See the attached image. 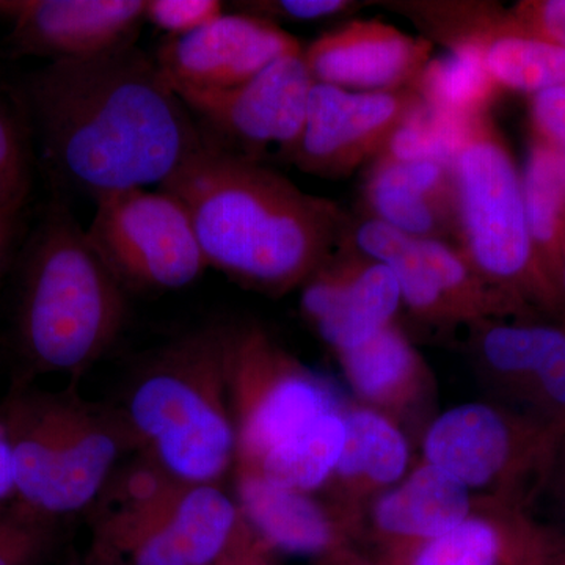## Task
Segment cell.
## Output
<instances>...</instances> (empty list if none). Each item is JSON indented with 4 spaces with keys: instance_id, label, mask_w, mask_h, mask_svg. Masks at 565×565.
Wrapping results in <instances>:
<instances>
[{
    "instance_id": "60d3db41",
    "label": "cell",
    "mask_w": 565,
    "mask_h": 565,
    "mask_svg": "<svg viewBox=\"0 0 565 565\" xmlns=\"http://www.w3.org/2000/svg\"><path fill=\"white\" fill-rule=\"evenodd\" d=\"M561 299H563V315H564V326H565V221H564V232H563V269H561Z\"/></svg>"
},
{
    "instance_id": "cb8c5ba5",
    "label": "cell",
    "mask_w": 565,
    "mask_h": 565,
    "mask_svg": "<svg viewBox=\"0 0 565 565\" xmlns=\"http://www.w3.org/2000/svg\"><path fill=\"white\" fill-rule=\"evenodd\" d=\"M340 243L385 264L396 277L404 307L416 319L438 327L459 326L414 237L374 218L363 217L353 225L345 218Z\"/></svg>"
},
{
    "instance_id": "6da1fadb",
    "label": "cell",
    "mask_w": 565,
    "mask_h": 565,
    "mask_svg": "<svg viewBox=\"0 0 565 565\" xmlns=\"http://www.w3.org/2000/svg\"><path fill=\"white\" fill-rule=\"evenodd\" d=\"M22 98L52 177L93 202L161 188L210 145L156 58L137 43L50 62L28 77Z\"/></svg>"
},
{
    "instance_id": "e0dca14e",
    "label": "cell",
    "mask_w": 565,
    "mask_h": 565,
    "mask_svg": "<svg viewBox=\"0 0 565 565\" xmlns=\"http://www.w3.org/2000/svg\"><path fill=\"white\" fill-rule=\"evenodd\" d=\"M433 51V41L382 21L360 20L322 33L303 47V61L316 84L348 92H399L414 87Z\"/></svg>"
},
{
    "instance_id": "d6a6232c",
    "label": "cell",
    "mask_w": 565,
    "mask_h": 565,
    "mask_svg": "<svg viewBox=\"0 0 565 565\" xmlns=\"http://www.w3.org/2000/svg\"><path fill=\"white\" fill-rule=\"evenodd\" d=\"M509 11L527 31L565 47V0H525Z\"/></svg>"
},
{
    "instance_id": "7402d4cb",
    "label": "cell",
    "mask_w": 565,
    "mask_h": 565,
    "mask_svg": "<svg viewBox=\"0 0 565 565\" xmlns=\"http://www.w3.org/2000/svg\"><path fill=\"white\" fill-rule=\"evenodd\" d=\"M343 451L329 487L330 501L364 525L367 505L407 475L411 446L403 427L363 404H344Z\"/></svg>"
},
{
    "instance_id": "7bdbcfd3",
    "label": "cell",
    "mask_w": 565,
    "mask_h": 565,
    "mask_svg": "<svg viewBox=\"0 0 565 565\" xmlns=\"http://www.w3.org/2000/svg\"><path fill=\"white\" fill-rule=\"evenodd\" d=\"M92 565V564H90Z\"/></svg>"
},
{
    "instance_id": "ba28073f",
    "label": "cell",
    "mask_w": 565,
    "mask_h": 565,
    "mask_svg": "<svg viewBox=\"0 0 565 565\" xmlns=\"http://www.w3.org/2000/svg\"><path fill=\"white\" fill-rule=\"evenodd\" d=\"M225 371L236 430L234 467H253L345 403L329 379L255 323H228Z\"/></svg>"
},
{
    "instance_id": "30bf717a",
    "label": "cell",
    "mask_w": 565,
    "mask_h": 565,
    "mask_svg": "<svg viewBox=\"0 0 565 565\" xmlns=\"http://www.w3.org/2000/svg\"><path fill=\"white\" fill-rule=\"evenodd\" d=\"M95 204L85 232L125 291H173L210 269L191 215L177 196L131 189Z\"/></svg>"
},
{
    "instance_id": "d590c367",
    "label": "cell",
    "mask_w": 565,
    "mask_h": 565,
    "mask_svg": "<svg viewBox=\"0 0 565 565\" xmlns=\"http://www.w3.org/2000/svg\"><path fill=\"white\" fill-rule=\"evenodd\" d=\"M29 169L0 167V217H18L28 199Z\"/></svg>"
},
{
    "instance_id": "603a6c76",
    "label": "cell",
    "mask_w": 565,
    "mask_h": 565,
    "mask_svg": "<svg viewBox=\"0 0 565 565\" xmlns=\"http://www.w3.org/2000/svg\"><path fill=\"white\" fill-rule=\"evenodd\" d=\"M337 359L360 404L381 412L399 426L430 399L433 373L397 323L366 343L337 353Z\"/></svg>"
},
{
    "instance_id": "ffe728a7",
    "label": "cell",
    "mask_w": 565,
    "mask_h": 565,
    "mask_svg": "<svg viewBox=\"0 0 565 565\" xmlns=\"http://www.w3.org/2000/svg\"><path fill=\"white\" fill-rule=\"evenodd\" d=\"M364 217L414 239L448 241L457 234V191L451 166L375 158L362 191Z\"/></svg>"
},
{
    "instance_id": "7c38bea8",
    "label": "cell",
    "mask_w": 565,
    "mask_h": 565,
    "mask_svg": "<svg viewBox=\"0 0 565 565\" xmlns=\"http://www.w3.org/2000/svg\"><path fill=\"white\" fill-rule=\"evenodd\" d=\"M468 351L503 405L565 434V326L489 319L470 323Z\"/></svg>"
},
{
    "instance_id": "484cf974",
    "label": "cell",
    "mask_w": 565,
    "mask_h": 565,
    "mask_svg": "<svg viewBox=\"0 0 565 565\" xmlns=\"http://www.w3.org/2000/svg\"><path fill=\"white\" fill-rule=\"evenodd\" d=\"M345 404V403H344ZM343 407L323 415L291 441L269 452L253 467H234L269 479L275 484L313 493L329 484L341 451L345 426Z\"/></svg>"
},
{
    "instance_id": "f35d334b",
    "label": "cell",
    "mask_w": 565,
    "mask_h": 565,
    "mask_svg": "<svg viewBox=\"0 0 565 565\" xmlns=\"http://www.w3.org/2000/svg\"><path fill=\"white\" fill-rule=\"evenodd\" d=\"M18 217H0V270L6 266L14 237H17Z\"/></svg>"
},
{
    "instance_id": "d4e9b609",
    "label": "cell",
    "mask_w": 565,
    "mask_h": 565,
    "mask_svg": "<svg viewBox=\"0 0 565 565\" xmlns=\"http://www.w3.org/2000/svg\"><path fill=\"white\" fill-rule=\"evenodd\" d=\"M522 181L527 226L539 266L561 296L565 156L533 140L522 169Z\"/></svg>"
},
{
    "instance_id": "e575fe53",
    "label": "cell",
    "mask_w": 565,
    "mask_h": 565,
    "mask_svg": "<svg viewBox=\"0 0 565 565\" xmlns=\"http://www.w3.org/2000/svg\"><path fill=\"white\" fill-rule=\"evenodd\" d=\"M537 503L548 505L550 512L556 516L557 522L564 527L561 534L565 535V434L557 441L552 465L546 473L544 486L539 493Z\"/></svg>"
},
{
    "instance_id": "5bb4252c",
    "label": "cell",
    "mask_w": 565,
    "mask_h": 565,
    "mask_svg": "<svg viewBox=\"0 0 565 565\" xmlns=\"http://www.w3.org/2000/svg\"><path fill=\"white\" fill-rule=\"evenodd\" d=\"M299 52L302 43L281 25L236 11L189 35L169 36L154 58L173 87L228 90Z\"/></svg>"
},
{
    "instance_id": "ac0fdd59",
    "label": "cell",
    "mask_w": 565,
    "mask_h": 565,
    "mask_svg": "<svg viewBox=\"0 0 565 565\" xmlns=\"http://www.w3.org/2000/svg\"><path fill=\"white\" fill-rule=\"evenodd\" d=\"M236 471V503L245 522L270 552L315 557L327 564L351 555L352 541L364 531L332 501L275 484L253 471Z\"/></svg>"
},
{
    "instance_id": "1f68e13d",
    "label": "cell",
    "mask_w": 565,
    "mask_h": 565,
    "mask_svg": "<svg viewBox=\"0 0 565 565\" xmlns=\"http://www.w3.org/2000/svg\"><path fill=\"white\" fill-rule=\"evenodd\" d=\"M533 140L565 156V85L531 96Z\"/></svg>"
},
{
    "instance_id": "f1b7e54d",
    "label": "cell",
    "mask_w": 565,
    "mask_h": 565,
    "mask_svg": "<svg viewBox=\"0 0 565 565\" xmlns=\"http://www.w3.org/2000/svg\"><path fill=\"white\" fill-rule=\"evenodd\" d=\"M57 520L14 501L0 503V565H40L54 548Z\"/></svg>"
},
{
    "instance_id": "52a82bcc",
    "label": "cell",
    "mask_w": 565,
    "mask_h": 565,
    "mask_svg": "<svg viewBox=\"0 0 565 565\" xmlns=\"http://www.w3.org/2000/svg\"><path fill=\"white\" fill-rule=\"evenodd\" d=\"M241 523L239 505L217 484L117 487L96 516L90 564L210 565Z\"/></svg>"
},
{
    "instance_id": "4316f807",
    "label": "cell",
    "mask_w": 565,
    "mask_h": 565,
    "mask_svg": "<svg viewBox=\"0 0 565 565\" xmlns=\"http://www.w3.org/2000/svg\"><path fill=\"white\" fill-rule=\"evenodd\" d=\"M412 88L427 107L456 118L489 114L500 93L470 47H457L444 57L430 58Z\"/></svg>"
},
{
    "instance_id": "b9f144b4",
    "label": "cell",
    "mask_w": 565,
    "mask_h": 565,
    "mask_svg": "<svg viewBox=\"0 0 565 565\" xmlns=\"http://www.w3.org/2000/svg\"><path fill=\"white\" fill-rule=\"evenodd\" d=\"M327 565H371L364 564L362 561L356 559L355 555L351 553V555L341 557V559L333 561V563H329Z\"/></svg>"
},
{
    "instance_id": "5b68a950",
    "label": "cell",
    "mask_w": 565,
    "mask_h": 565,
    "mask_svg": "<svg viewBox=\"0 0 565 565\" xmlns=\"http://www.w3.org/2000/svg\"><path fill=\"white\" fill-rule=\"evenodd\" d=\"M0 429L13 457L14 497L57 520L98 500L111 470L137 446L122 415L65 392L22 388L0 405Z\"/></svg>"
},
{
    "instance_id": "ab89813d",
    "label": "cell",
    "mask_w": 565,
    "mask_h": 565,
    "mask_svg": "<svg viewBox=\"0 0 565 565\" xmlns=\"http://www.w3.org/2000/svg\"><path fill=\"white\" fill-rule=\"evenodd\" d=\"M546 565H565V535H557L555 548H553L552 555H550L548 563Z\"/></svg>"
},
{
    "instance_id": "836d02e7",
    "label": "cell",
    "mask_w": 565,
    "mask_h": 565,
    "mask_svg": "<svg viewBox=\"0 0 565 565\" xmlns=\"http://www.w3.org/2000/svg\"><path fill=\"white\" fill-rule=\"evenodd\" d=\"M270 553L243 515V523L232 544L210 565H273Z\"/></svg>"
},
{
    "instance_id": "2e32d148",
    "label": "cell",
    "mask_w": 565,
    "mask_h": 565,
    "mask_svg": "<svg viewBox=\"0 0 565 565\" xmlns=\"http://www.w3.org/2000/svg\"><path fill=\"white\" fill-rule=\"evenodd\" d=\"M300 305L334 353L366 343L404 307L392 270L341 243L302 286Z\"/></svg>"
},
{
    "instance_id": "74e56055",
    "label": "cell",
    "mask_w": 565,
    "mask_h": 565,
    "mask_svg": "<svg viewBox=\"0 0 565 565\" xmlns=\"http://www.w3.org/2000/svg\"><path fill=\"white\" fill-rule=\"evenodd\" d=\"M14 494L13 457L6 435L0 429V503Z\"/></svg>"
},
{
    "instance_id": "f546056e",
    "label": "cell",
    "mask_w": 565,
    "mask_h": 565,
    "mask_svg": "<svg viewBox=\"0 0 565 565\" xmlns=\"http://www.w3.org/2000/svg\"><path fill=\"white\" fill-rule=\"evenodd\" d=\"M222 14L218 0H145V21L169 33L170 39L199 31Z\"/></svg>"
},
{
    "instance_id": "44dd1931",
    "label": "cell",
    "mask_w": 565,
    "mask_h": 565,
    "mask_svg": "<svg viewBox=\"0 0 565 565\" xmlns=\"http://www.w3.org/2000/svg\"><path fill=\"white\" fill-rule=\"evenodd\" d=\"M476 497L455 476L426 462L367 505L364 530L385 552L433 541L470 514Z\"/></svg>"
},
{
    "instance_id": "8992f818",
    "label": "cell",
    "mask_w": 565,
    "mask_h": 565,
    "mask_svg": "<svg viewBox=\"0 0 565 565\" xmlns=\"http://www.w3.org/2000/svg\"><path fill=\"white\" fill-rule=\"evenodd\" d=\"M451 169L457 191L456 245L465 259L527 313L563 311L559 292L535 256L522 169L489 114L467 122Z\"/></svg>"
},
{
    "instance_id": "3957f363",
    "label": "cell",
    "mask_w": 565,
    "mask_h": 565,
    "mask_svg": "<svg viewBox=\"0 0 565 565\" xmlns=\"http://www.w3.org/2000/svg\"><path fill=\"white\" fill-rule=\"evenodd\" d=\"M18 340L40 373L77 377L109 351L126 319V291L65 203L52 202L25 244Z\"/></svg>"
},
{
    "instance_id": "9a60e30c",
    "label": "cell",
    "mask_w": 565,
    "mask_h": 565,
    "mask_svg": "<svg viewBox=\"0 0 565 565\" xmlns=\"http://www.w3.org/2000/svg\"><path fill=\"white\" fill-rule=\"evenodd\" d=\"M145 0H0L13 55L81 61L137 43Z\"/></svg>"
},
{
    "instance_id": "8d00e7d4",
    "label": "cell",
    "mask_w": 565,
    "mask_h": 565,
    "mask_svg": "<svg viewBox=\"0 0 565 565\" xmlns=\"http://www.w3.org/2000/svg\"><path fill=\"white\" fill-rule=\"evenodd\" d=\"M0 167L7 169H29L24 136L20 125L0 107Z\"/></svg>"
},
{
    "instance_id": "7a4b0ae2",
    "label": "cell",
    "mask_w": 565,
    "mask_h": 565,
    "mask_svg": "<svg viewBox=\"0 0 565 565\" xmlns=\"http://www.w3.org/2000/svg\"><path fill=\"white\" fill-rule=\"evenodd\" d=\"M158 189L191 215L210 267L266 296L302 288L337 248L345 223L332 200L211 143Z\"/></svg>"
},
{
    "instance_id": "277c9868",
    "label": "cell",
    "mask_w": 565,
    "mask_h": 565,
    "mask_svg": "<svg viewBox=\"0 0 565 565\" xmlns=\"http://www.w3.org/2000/svg\"><path fill=\"white\" fill-rule=\"evenodd\" d=\"M226 329L211 323L152 353L134 377L122 414L148 459L188 484H217L236 459Z\"/></svg>"
},
{
    "instance_id": "4dcf8cb0",
    "label": "cell",
    "mask_w": 565,
    "mask_h": 565,
    "mask_svg": "<svg viewBox=\"0 0 565 565\" xmlns=\"http://www.w3.org/2000/svg\"><path fill=\"white\" fill-rule=\"evenodd\" d=\"M239 13L274 22H316L341 17L355 10L349 0H252L234 3Z\"/></svg>"
},
{
    "instance_id": "9c48e42d",
    "label": "cell",
    "mask_w": 565,
    "mask_h": 565,
    "mask_svg": "<svg viewBox=\"0 0 565 565\" xmlns=\"http://www.w3.org/2000/svg\"><path fill=\"white\" fill-rule=\"evenodd\" d=\"M561 435L493 401L460 404L427 426L423 460L475 497L533 512Z\"/></svg>"
},
{
    "instance_id": "8fae6325",
    "label": "cell",
    "mask_w": 565,
    "mask_h": 565,
    "mask_svg": "<svg viewBox=\"0 0 565 565\" xmlns=\"http://www.w3.org/2000/svg\"><path fill=\"white\" fill-rule=\"evenodd\" d=\"M315 81L303 52L286 55L228 90L173 87L214 147L263 163L264 156L291 162L299 147Z\"/></svg>"
},
{
    "instance_id": "d6986e66",
    "label": "cell",
    "mask_w": 565,
    "mask_h": 565,
    "mask_svg": "<svg viewBox=\"0 0 565 565\" xmlns=\"http://www.w3.org/2000/svg\"><path fill=\"white\" fill-rule=\"evenodd\" d=\"M557 535L527 509L476 497L459 525L433 541L388 550L384 565H546Z\"/></svg>"
},
{
    "instance_id": "4fadbf2b",
    "label": "cell",
    "mask_w": 565,
    "mask_h": 565,
    "mask_svg": "<svg viewBox=\"0 0 565 565\" xmlns=\"http://www.w3.org/2000/svg\"><path fill=\"white\" fill-rule=\"evenodd\" d=\"M423 99L414 88L348 92L316 84L308 99L299 147L291 162L300 172L340 180L377 158Z\"/></svg>"
},
{
    "instance_id": "83f0119b",
    "label": "cell",
    "mask_w": 565,
    "mask_h": 565,
    "mask_svg": "<svg viewBox=\"0 0 565 565\" xmlns=\"http://www.w3.org/2000/svg\"><path fill=\"white\" fill-rule=\"evenodd\" d=\"M418 244L460 326L527 313L476 273L456 244L434 239L418 241Z\"/></svg>"
}]
</instances>
